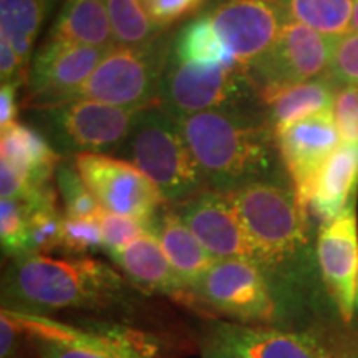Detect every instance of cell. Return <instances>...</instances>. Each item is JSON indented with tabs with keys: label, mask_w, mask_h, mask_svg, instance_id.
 Returning <instances> with one entry per match:
<instances>
[{
	"label": "cell",
	"mask_w": 358,
	"mask_h": 358,
	"mask_svg": "<svg viewBox=\"0 0 358 358\" xmlns=\"http://www.w3.org/2000/svg\"><path fill=\"white\" fill-rule=\"evenodd\" d=\"M178 122L209 189L231 192L271 181L279 153L262 111L213 110Z\"/></svg>",
	"instance_id": "cell-1"
},
{
	"label": "cell",
	"mask_w": 358,
	"mask_h": 358,
	"mask_svg": "<svg viewBox=\"0 0 358 358\" xmlns=\"http://www.w3.org/2000/svg\"><path fill=\"white\" fill-rule=\"evenodd\" d=\"M124 280L108 264L92 257L53 259L27 254L13 259L3 279L12 310L35 313L66 308H106L124 294Z\"/></svg>",
	"instance_id": "cell-2"
},
{
	"label": "cell",
	"mask_w": 358,
	"mask_h": 358,
	"mask_svg": "<svg viewBox=\"0 0 358 358\" xmlns=\"http://www.w3.org/2000/svg\"><path fill=\"white\" fill-rule=\"evenodd\" d=\"M248 239L252 262L266 274L285 275L308 248L310 214L292 187L252 182L227 192Z\"/></svg>",
	"instance_id": "cell-3"
},
{
	"label": "cell",
	"mask_w": 358,
	"mask_h": 358,
	"mask_svg": "<svg viewBox=\"0 0 358 358\" xmlns=\"http://www.w3.org/2000/svg\"><path fill=\"white\" fill-rule=\"evenodd\" d=\"M116 155L145 173L168 204L185 203L208 189L178 118L158 101L143 108Z\"/></svg>",
	"instance_id": "cell-4"
},
{
	"label": "cell",
	"mask_w": 358,
	"mask_h": 358,
	"mask_svg": "<svg viewBox=\"0 0 358 358\" xmlns=\"http://www.w3.org/2000/svg\"><path fill=\"white\" fill-rule=\"evenodd\" d=\"M173 40L161 35L143 47H115L77 90L71 101L93 100L127 108L153 105L158 101L171 60Z\"/></svg>",
	"instance_id": "cell-5"
},
{
	"label": "cell",
	"mask_w": 358,
	"mask_h": 358,
	"mask_svg": "<svg viewBox=\"0 0 358 358\" xmlns=\"http://www.w3.org/2000/svg\"><path fill=\"white\" fill-rule=\"evenodd\" d=\"M30 342L37 358H158L150 335L116 325L73 327L38 313L2 308Z\"/></svg>",
	"instance_id": "cell-6"
},
{
	"label": "cell",
	"mask_w": 358,
	"mask_h": 358,
	"mask_svg": "<svg viewBox=\"0 0 358 358\" xmlns=\"http://www.w3.org/2000/svg\"><path fill=\"white\" fill-rule=\"evenodd\" d=\"M158 103L176 118L213 110H261L244 66L192 65L173 57Z\"/></svg>",
	"instance_id": "cell-7"
},
{
	"label": "cell",
	"mask_w": 358,
	"mask_h": 358,
	"mask_svg": "<svg viewBox=\"0 0 358 358\" xmlns=\"http://www.w3.org/2000/svg\"><path fill=\"white\" fill-rule=\"evenodd\" d=\"M143 108L75 100L42 111L45 133L58 153H118Z\"/></svg>",
	"instance_id": "cell-8"
},
{
	"label": "cell",
	"mask_w": 358,
	"mask_h": 358,
	"mask_svg": "<svg viewBox=\"0 0 358 358\" xmlns=\"http://www.w3.org/2000/svg\"><path fill=\"white\" fill-rule=\"evenodd\" d=\"M73 164L103 211L153 222L166 199L145 173L122 158L80 153Z\"/></svg>",
	"instance_id": "cell-9"
},
{
	"label": "cell",
	"mask_w": 358,
	"mask_h": 358,
	"mask_svg": "<svg viewBox=\"0 0 358 358\" xmlns=\"http://www.w3.org/2000/svg\"><path fill=\"white\" fill-rule=\"evenodd\" d=\"M198 301L222 315L245 325H268L277 307L271 284L256 264L244 259H224L206 272L192 290Z\"/></svg>",
	"instance_id": "cell-10"
},
{
	"label": "cell",
	"mask_w": 358,
	"mask_h": 358,
	"mask_svg": "<svg viewBox=\"0 0 358 358\" xmlns=\"http://www.w3.org/2000/svg\"><path fill=\"white\" fill-rule=\"evenodd\" d=\"M110 50L113 48L43 40L29 69L25 108L43 111L70 103Z\"/></svg>",
	"instance_id": "cell-11"
},
{
	"label": "cell",
	"mask_w": 358,
	"mask_h": 358,
	"mask_svg": "<svg viewBox=\"0 0 358 358\" xmlns=\"http://www.w3.org/2000/svg\"><path fill=\"white\" fill-rule=\"evenodd\" d=\"M335 42L337 38L287 20L274 48L245 69L254 90L329 77Z\"/></svg>",
	"instance_id": "cell-12"
},
{
	"label": "cell",
	"mask_w": 358,
	"mask_h": 358,
	"mask_svg": "<svg viewBox=\"0 0 358 358\" xmlns=\"http://www.w3.org/2000/svg\"><path fill=\"white\" fill-rule=\"evenodd\" d=\"M208 17L219 38L244 69L274 48L287 22L279 0H221Z\"/></svg>",
	"instance_id": "cell-13"
},
{
	"label": "cell",
	"mask_w": 358,
	"mask_h": 358,
	"mask_svg": "<svg viewBox=\"0 0 358 358\" xmlns=\"http://www.w3.org/2000/svg\"><path fill=\"white\" fill-rule=\"evenodd\" d=\"M274 138L292 189L308 211V201L322 168L342 145L332 111L277 129Z\"/></svg>",
	"instance_id": "cell-14"
},
{
	"label": "cell",
	"mask_w": 358,
	"mask_h": 358,
	"mask_svg": "<svg viewBox=\"0 0 358 358\" xmlns=\"http://www.w3.org/2000/svg\"><path fill=\"white\" fill-rule=\"evenodd\" d=\"M317 257L325 287L345 322L355 310V282L358 272L357 201L337 219L324 224L317 237Z\"/></svg>",
	"instance_id": "cell-15"
},
{
	"label": "cell",
	"mask_w": 358,
	"mask_h": 358,
	"mask_svg": "<svg viewBox=\"0 0 358 358\" xmlns=\"http://www.w3.org/2000/svg\"><path fill=\"white\" fill-rule=\"evenodd\" d=\"M173 208L216 261L244 259L252 262L248 239L227 192L208 187Z\"/></svg>",
	"instance_id": "cell-16"
},
{
	"label": "cell",
	"mask_w": 358,
	"mask_h": 358,
	"mask_svg": "<svg viewBox=\"0 0 358 358\" xmlns=\"http://www.w3.org/2000/svg\"><path fill=\"white\" fill-rule=\"evenodd\" d=\"M216 342L239 358H330L310 334L285 332L239 322H217Z\"/></svg>",
	"instance_id": "cell-17"
},
{
	"label": "cell",
	"mask_w": 358,
	"mask_h": 358,
	"mask_svg": "<svg viewBox=\"0 0 358 358\" xmlns=\"http://www.w3.org/2000/svg\"><path fill=\"white\" fill-rule=\"evenodd\" d=\"M335 87L329 77L310 82L274 85L256 92L259 108L272 131L334 110Z\"/></svg>",
	"instance_id": "cell-18"
},
{
	"label": "cell",
	"mask_w": 358,
	"mask_h": 358,
	"mask_svg": "<svg viewBox=\"0 0 358 358\" xmlns=\"http://www.w3.org/2000/svg\"><path fill=\"white\" fill-rule=\"evenodd\" d=\"M110 257L122 268L127 279L145 292L164 294L181 301L191 297L153 231L146 232L118 252L110 254Z\"/></svg>",
	"instance_id": "cell-19"
},
{
	"label": "cell",
	"mask_w": 358,
	"mask_h": 358,
	"mask_svg": "<svg viewBox=\"0 0 358 358\" xmlns=\"http://www.w3.org/2000/svg\"><path fill=\"white\" fill-rule=\"evenodd\" d=\"M357 187L358 145L342 143L317 178L308 201V214L319 219L322 226L334 221L355 203Z\"/></svg>",
	"instance_id": "cell-20"
},
{
	"label": "cell",
	"mask_w": 358,
	"mask_h": 358,
	"mask_svg": "<svg viewBox=\"0 0 358 358\" xmlns=\"http://www.w3.org/2000/svg\"><path fill=\"white\" fill-rule=\"evenodd\" d=\"M153 232L179 280L192 297V290L206 275V272L216 264V259L206 250L198 237L192 234L174 208L163 209L156 216Z\"/></svg>",
	"instance_id": "cell-21"
},
{
	"label": "cell",
	"mask_w": 358,
	"mask_h": 358,
	"mask_svg": "<svg viewBox=\"0 0 358 358\" xmlns=\"http://www.w3.org/2000/svg\"><path fill=\"white\" fill-rule=\"evenodd\" d=\"M0 161H6L35 186L52 185L62 156L38 129L20 122L0 131Z\"/></svg>",
	"instance_id": "cell-22"
},
{
	"label": "cell",
	"mask_w": 358,
	"mask_h": 358,
	"mask_svg": "<svg viewBox=\"0 0 358 358\" xmlns=\"http://www.w3.org/2000/svg\"><path fill=\"white\" fill-rule=\"evenodd\" d=\"M45 40L115 48L105 0H65Z\"/></svg>",
	"instance_id": "cell-23"
},
{
	"label": "cell",
	"mask_w": 358,
	"mask_h": 358,
	"mask_svg": "<svg viewBox=\"0 0 358 358\" xmlns=\"http://www.w3.org/2000/svg\"><path fill=\"white\" fill-rule=\"evenodd\" d=\"M50 8L48 0H0V38L12 45L27 70L32 64L35 38Z\"/></svg>",
	"instance_id": "cell-24"
},
{
	"label": "cell",
	"mask_w": 358,
	"mask_h": 358,
	"mask_svg": "<svg viewBox=\"0 0 358 358\" xmlns=\"http://www.w3.org/2000/svg\"><path fill=\"white\" fill-rule=\"evenodd\" d=\"M174 60L192 65L241 66L229 48L222 43L208 13L196 17L179 30L173 40Z\"/></svg>",
	"instance_id": "cell-25"
},
{
	"label": "cell",
	"mask_w": 358,
	"mask_h": 358,
	"mask_svg": "<svg viewBox=\"0 0 358 358\" xmlns=\"http://www.w3.org/2000/svg\"><path fill=\"white\" fill-rule=\"evenodd\" d=\"M285 19L307 25L327 37L353 32V0H279Z\"/></svg>",
	"instance_id": "cell-26"
},
{
	"label": "cell",
	"mask_w": 358,
	"mask_h": 358,
	"mask_svg": "<svg viewBox=\"0 0 358 358\" xmlns=\"http://www.w3.org/2000/svg\"><path fill=\"white\" fill-rule=\"evenodd\" d=\"M105 6L116 47H143L164 35L148 17L140 0H105Z\"/></svg>",
	"instance_id": "cell-27"
},
{
	"label": "cell",
	"mask_w": 358,
	"mask_h": 358,
	"mask_svg": "<svg viewBox=\"0 0 358 358\" xmlns=\"http://www.w3.org/2000/svg\"><path fill=\"white\" fill-rule=\"evenodd\" d=\"M55 178L58 192L64 201L65 216L96 219L103 213L101 206L93 198V194L80 176L78 169L75 168L73 161H69V163L62 161L57 168Z\"/></svg>",
	"instance_id": "cell-28"
},
{
	"label": "cell",
	"mask_w": 358,
	"mask_h": 358,
	"mask_svg": "<svg viewBox=\"0 0 358 358\" xmlns=\"http://www.w3.org/2000/svg\"><path fill=\"white\" fill-rule=\"evenodd\" d=\"M0 243L13 259L29 254V206L24 201H0Z\"/></svg>",
	"instance_id": "cell-29"
},
{
	"label": "cell",
	"mask_w": 358,
	"mask_h": 358,
	"mask_svg": "<svg viewBox=\"0 0 358 358\" xmlns=\"http://www.w3.org/2000/svg\"><path fill=\"white\" fill-rule=\"evenodd\" d=\"M105 249L100 222L96 219H82L64 216L60 250L71 256L85 257L88 252Z\"/></svg>",
	"instance_id": "cell-30"
},
{
	"label": "cell",
	"mask_w": 358,
	"mask_h": 358,
	"mask_svg": "<svg viewBox=\"0 0 358 358\" xmlns=\"http://www.w3.org/2000/svg\"><path fill=\"white\" fill-rule=\"evenodd\" d=\"M98 222H100L103 244H105L103 250H106L110 256V254L118 252V250L124 249L136 239H140L146 232L153 231L155 221L146 222L136 217L120 216V214L103 211L98 216Z\"/></svg>",
	"instance_id": "cell-31"
},
{
	"label": "cell",
	"mask_w": 358,
	"mask_h": 358,
	"mask_svg": "<svg viewBox=\"0 0 358 358\" xmlns=\"http://www.w3.org/2000/svg\"><path fill=\"white\" fill-rule=\"evenodd\" d=\"M329 78L337 88L358 85V32H350L337 38Z\"/></svg>",
	"instance_id": "cell-32"
},
{
	"label": "cell",
	"mask_w": 358,
	"mask_h": 358,
	"mask_svg": "<svg viewBox=\"0 0 358 358\" xmlns=\"http://www.w3.org/2000/svg\"><path fill=\"white\" fill-rule=\"evenodd\" d=\"M332 115L342 143L358 145V85L337 88Z\"/></svg>",
	"instance_id": "cell-33"
},
{
	"label": "cell",
	"mask_w": 358,
	"mask_h": 358,
	"mask_svg": "<svg viewBox=\"0 0 358 358\" xmlns=\"http://www.w3.org/2000/svg\"><path fill=\"white\" fill-rule=\"evenodd\" d=\"M151 22L161 30L194 15L206 0H140Z\"/></svg>",
	"instance_id": "cell-34"
},
{
	"label": "cell",
	"mask_w": 358,
	"mask_h": 358,
	"mask_svg": "<svg viewBox=\"0 0 358 358\" xmlns=\"http://www.w3.org/2000/svg\"><path fill=\"white\" fill-rule=\"evenodd\" d=\"M20 87L22 85L15 82L2 83V88H0V131L17 123Z\"/></svg>",
	"instance_id": "cell-35"
},
{
	"label": "cell",
	"mask_w": 358,
	"mask_h": 358,
	"mask_svg": "<svg viewBox=\"0 0 358 358\" xmlns=\"http://www.w3.org/2000/svg\"><path fill=\"white\" fill-rule=\"evenodd\" d=\"M0 337H2V340H0V355H2V358H12L20 347L22 332L19 325L3 310L2 317H0Z\"/></svg>",
	"instance_id": "cell-36"
},
{
	"label": "cell",
	"mask_w": 358,
	"mask_h": 358,
	"mask_svg": "<svg viewBox=\"0 0 358 358\" xmlns=\"http://www.w3.org/2000/svg\"><path fill=\"white\" fill-rule=\"evenodd\" d=\"M203 358H239L234 353H231L227 348H224L222 345H219L217 342H214L213 345H209L206 348Z\"/></svg>",
	"instance_id": "cell-37"
},
{
	"label": "cell",
	"mask_w": 358,
	"mask_h": 358,
	"mask_svg": "<svg viewBox=\"0 0 358 358\" xmlns=\"http://www.w3.org/2000/svg\"><path fill=\"white\" fill-rule=\"evenodd\" d=\"M353 32H358V0H353V19H352Z\"/></svg>",
	"instance_id": "cell-38"
},
{
	"label": "cell",
	"mask_w": 358,
	"mask_h": 358,
	"mask_svg": "<svg viewBox=\"0 0 358 358\" xmlns=\"http://www.w3.org/2000/svg\"><path fill=\"white\" fill-rule=\"evenodd\" d=\"M355 308L358 310V272H357V282H355Z\"/></svg>",
	"instance_id": "cell-39"
},
{
	"label": "cell",
	"mask_w": 358,
	"mask_h": 358,
	"mask_svg": "<svg viewBox=\"0 0 358 358\" xmlns=\"http://www.w3.org/2000/svg\"><path fill=\"white\" fill-rule=\"evenodd\" d=\"M48 2H50V7H53L57 3V0H48Z\"/></svg>",
	"instance_id": "cell-40"
}]
</instances>
